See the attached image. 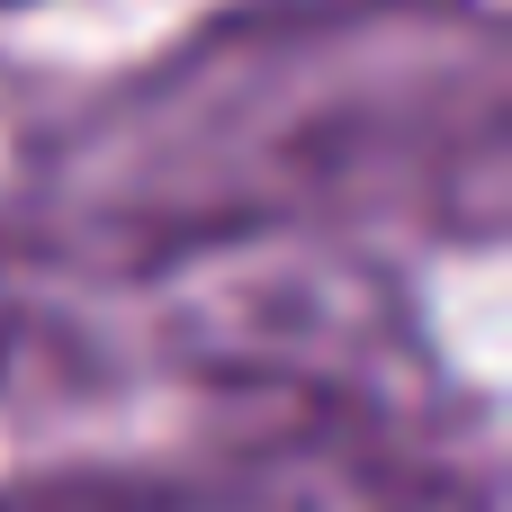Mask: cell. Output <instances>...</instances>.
<instances>
[{"instance_id":"6da1fadb","label":"cell","mask_w":512,"mask_h":512,"mask_svg":"<svg viewBox=\"0 0 512 512\" xmlns=\"http://www.w3.org/2000/svg\"><path fill=\"white\" fill-rule=\"evenodd\" d=\"M0 9H27V0H0Z\"/></svg>"}]
</instances>
